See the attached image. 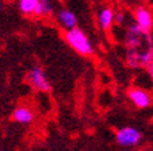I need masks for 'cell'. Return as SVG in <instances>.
<instances>
[{
  "mask_svg": "<svg viewBox=\"0 0 153 151\" xmlns=\"http://www.w3.org/2000/svg\"><path fill=\"white\" fill-rule=\"evenodd\" d=\"M127 61L130 67H148L153 61V41L149 33L133 25L126 34Z\"/></svg>",
  "mask_w": 153,
  "mask_h": 151,
  "instance_id": "cell-1",
  "label": "cell"
},
{
  "mask_svg": "<svg viewBox=\"0 0 153 151\" xmlns=\"http://www.w3.org/2000/svg\"><path fill=\"white\" fill-rule=\"evenodd\" d=\"M64 37H66L67 42H68L78 53L83 55V56H89V55L93 53V46H92V44H90L89 38H88V35H86L81 29L75 27V29H71V30H67Z\"/></svg>",
  "mask_w": 153,
  "mask_h": 151,
  "instance_id": "cell-2",
  "label": "cell"
},
{
  "mask_svg": "<svg viewBox=\"0 0 153 151\" xmlns=\"http://www.w3.org/2000/svg\"><path fill=\"white\" fill-rule=\"evenodd\" d=\"M27 82L33 88H36L38 91H49L51 90V85L48 82L42 68H40V67H36V68H32L29 71Z\"/></svg>",
  "mask_w": 153,
  "mask_h": 151,
  "instance_id": "cell-3",
  "label": "cell"
},
{
  "mask_svg": "<svg viewBox=\"0 0 153 151\" xmlns=\"http://www.w3.org/2000/svg\"><path fill=\"white\" fill-rule=\"evenodd\" d=\"M141 132L137 131L133 127H124L116 132V142L123 147H131L140 143L141 140Z\"/></svg>",
  "mask_w": 153,
  "mask_h": 151,
  "instance_id": "cell-4",
  "label": "cell"
},
{
  "mask_svg": "<svg viewBox=\"0 0 153 151\" xmlns=\"http://www.w3.org/2000/svg\"><path fill=\"white\" fill-rule=\"evenodd\" d=\"M135 25L146 33H149L150 30H152V27H153V15L146 7L141 6L135 10Z\"/></svg>",
  "mask_w": 153,
  "mask_h": 151,
  "instance_id": "cell-5",
  "label": "cell"
},
{
  "mask_svg": "<svg viewBox=\"0 0 153 151\" xmlns=\"http://www.w3.org/2000/svg\"><path fill=\"white\" fill-rule=\"evenodd\" d=\"M128 98L133 101V104L137 108H148L150 105V97L145 90H141V88H130L128 90Z\"/></svg>",
  "mask_w": 153,
  "mask_h": 151,
  "instance_id": "cell-6",
  "label": "cell"
},
{
  "mask_svg": "<svg viewBox=\"0 0 153 151\" xmlns=\"http://www.w3.org/2000/svg\"><path fill=\"white\" fill-rule=\"evenodd\" d=\"M115 21V13L112 11L111 7H105L104 10H101L99 14V23L101 26L102 30H108L112 26Z\"/></svg>",
  "mask_w": 153,
  "mask_h": 151,
  "instance_id": "cell-7",
  "label": "cell"
},
{
  "mask_svg": "<svg viewBox=\"0 0 153 151\" xmlns=\"http://www.w3.org/2000/svg\"><path fill=\"white\" fill-rule=\"evenodd\" d=\"M57 19L68 30L76 27V16L71 11H68V10H62L60 13H59V15H57Z\"/></svg>",
  "mask_w": 153,
  "mask_h": 151,
  "instance_id": "cell-8",
  "label": "cell"
},
{
  "mask_svg": "<svg viewBox=\"0 0 153 151\" xmlns=\"http://www.w3.org/2000/svg\"><path fill=\"white\" fill-rule=\"evenodd\" d=\"M13 119L21 124H29L33 121L34 114H33V112L30 109L21 106V108H18V109H15V112H14V114H13Z\"/></svg>",
  "mask_w": 153,
  "mask_h": 151,
  "instance_id": "cell-9",
  "label": "cell"
},
{
  "mask_svg": "<svg viewBox=\"0 0 153 151\" xmlns=\"http://www.w3.org/2000/svg\"><path fill=\"white\" fill-rule=\"evenodd\" d=\"M40 0H21L18 3L19 10L23 14H34Z\"/></svg>",
  "mask_w": 153,
  "mask_h": 151,
  "instance_id": "cell-10",
  "label": "cell"
},
{
  "mask_svg": "<svg viewBox=\"0 0 153 151\" xmlns=\"http://www.w3.org/2000/svg\"><path fill=\"white\" fill-rule=\"evenodd\" d=\"M52 13V6L45 0H40L38 1V6L36 8V15L41 16V15H49Z\"/></svg>",
  "mask_w": 153,
  "mask_h": 151,
  "instance_id": "cell-11",
  "label": "cell"
},
{
  "mask_svg": "<svg viewBox=\"0 0 153 151\" xmlns=\"http://www.w3.org/2000/svg\"><path fill=\"white\" fill-rule=\"evenodd\" d=\"M115 21H116V23H123L124 22V13L123 11H118V13L115 14Z\"/></svg>",
  "mask_w": 153,
  "mask_h": 151,
  "instance_id": "cell-12",
  "label": "cell"
},
{
  "mask_svg": "<svg viewBox=\"0 0 153 151\" xmlns=\"http://www.w3.org/2000/svg\"><path fill=\"white\" fill-rule=\"evenodd\" d=\"M146 68H148V72H149L150 78H152V80H153V61H152V63L149 64V66L146 67Z\"/></svg>",
  "mask_w": 153,
  "mask_h": 151,
  "instance_id": "cell-13",
  "label": "cell"
},
{
  "mask_svg": "<svg viewBox=\"0 0 153 151\" xmlns=\"http://www.w3.org/2000/svg\"><path fill=\"white\" fill-rule=\"evenodd\" d=\"M0 10H1V3H0Z\"/></svg>",
  "mask_w": 153,
  "mask_h": 151,
  "instance_id": "cell-14",
  "label": "cell"
}]
</instances>
